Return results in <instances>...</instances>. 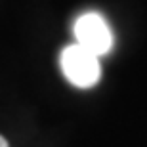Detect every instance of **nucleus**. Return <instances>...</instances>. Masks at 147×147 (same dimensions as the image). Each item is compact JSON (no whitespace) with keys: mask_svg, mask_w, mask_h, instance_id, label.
<instances>
[{"mask_svg":"<svg viewBox=\"0 0 147 147\" xmlns=\"http://www.w3.org/2000/svg\"><path fill=\"white\" fill-rule=\"evenodd\" d=\"M59 63H61V71H63L65 78L76 88H90L101 76L99 57L94 55L92 52L84 50L78 44L67 46L61 52Z\"/></svg>","mask_w":147,"mask_h":147,"instance_id":"obj_1","label":"nucleus"},{"mask_svg":"<svg viewBox=\"0 0 147 147\" xmlns=\"http://www.w3.org/2000/svg\"><path fill=\"white\" fill-rule=\"evenodd\" d=\"M75 38L76 44L94 55H103L113 48V33L103 17L96 11L82 13L75 21Z\"/></svg>","mask_w":147,"mask_h":147,"instance_id":"obj_2","label":"nucleus"},{"mask_svg":"<svg viewBox=\"0 0 147 147\" xmlns=\"http://www.w3.org/2000/svg\"><path fill=\"white\" fill-rule=\"evenodd\" d=\"M0 147H8V142H6V138L0 136Z\"/></svg>","mask_w":147,"mask_h":147,"instance_id":"obj_3","label":"nucleus"}]
</instances>
